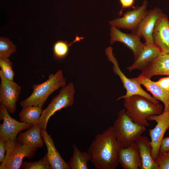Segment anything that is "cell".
I'll return each mask as SVG.
<instances>
[{
    "mask_svg": "<svg viewBox=\"0 0 169 169\" xmlns=\"http://www.w3.org/2000/svg\"><path fill=\"white\" fill-rule=\"evenodd\" d=\"M121 147L112 126L97 134L90 145L88 151L90 161L97 169H115L119 164V150Z\"/></svg>",
    "mask_w": 169,
    "mask_h": 169,
    "instance_id": "1",
    "label": "cell"
},
{
    "mask_svg": "<svg viewBox=\"0 0 169 169\" xmlns=\"http://www.w3.org/2000/svg\"><path fill=\"white\" fill-rule=\"evenodd\" d=\"M124 105L128 115L135 122L145 126H149L147 118L159 115L163 111L160 103L156 104L147 98L138 95L124 98Z\"/></svg>",
    "mask_w": 169,
    "mask_h": 169,
    "instance_id": "2",
    "label": "cell"
},
{
    "mask_svg": "<svg viewBox=\"0 0 169 169\" xmlns=\"http://www.w3.org/2000/svg\"><path fill=\"white\" fill-rule=\"evenodd\" d=\"M66 83L62 70H59L54 74H50L44 82L33 85L32 93L20 102V105L23 107L36 106L42 108L50 95L59 88L65 86Z\"/></svg>",
    "mask_w": 169,
    "mask_h": 169,
    "instance_id": "3",
    "label": "cell"
},
{
    "mask_svg": "<svg viewBox=\"0 0 169 169\" xmlns=\"http://www.w3.org/2000/svg\"><path fill=\"white\" fill-rule=\"evenodd\" d=\"M112 126L121 147H127L135 142L146 130V126L132 120L125 108L119 111L117 118Z\"/></svg>",
    "mask_w": 169,
    "mask_h": 169,
    "instance_id": "4",
    "label": "cell"
},
{
    "mask_svg": "<svg viewBox=\"0 0 169 169\" xmlns=\"http://www.w3.org/2000/svg\"><path fill=\"white\" fill-rule=\"evenodd\" d=\"M75 93L74 85L72 82L62 87L59 93L53 98L47 107L43 110L38 124L41 129L46 130L49 119L56 112L73 105Z\"/></svg>",
    "mask_w": 169,
    "mask_h": 169,
    "instance_id": "5",
    "label": "cell"
},
{
    "mask_svg": "<svg viewBox=\"0 0 169 169\" xmlns=\"http://www.w3.org/2000/svg\"><path fill=\"white\" fill-rule=\"evenodd\" d=\"M37 148L22 144L17 138L7 141L5 156L0 164V169L20 168L23 159L32 158L35 155Z\"/></svg>",
    "mask_w": 169,
    "mask_h": 169,
    "instance_id": "6",
    "label": "cell"
},
{
    "mask_svg": "<svg viewBox=\"0 0 169 169\" xmlns=\"http://www.w3.org/2000/svg\"><path fill=\"white\" fill-rule=\"evenodd\" d=\"M112 51L113 49L111 47L107 48L105 50L108 61L113 64L114 73L119 76L126 91V94L118 98L116 101L133 95H138L147 98L155 103H159V101L143 89L137 81L133 78L129 79L125 76L120 69L117 60L115 57Z\"/></svg>",
    "mask_w": 169,
    "mask_h": 169,
    "instance_id": "7",
    "label": "cell"
},
{
    "mask_svg": "<svg viewBox=\"0 0 169 169\" xmlns=\"http://www.w3.org/2000/svg\"><path fill=\"white\" fill-rule=\"evenodd\" d=\"M148 121H154L156 123L155 127L149 130L152 147V155L155 160L158 156L161 141L166 131L169 129V111H164L159 115H151Z\"/></svg>",
    "mask_w": 169,
    "mask_h": 169,
    "instance_id": "8",
    "label": "cell"
},
{
    "mask_svg": "<svg viewBox=\"0 0 169 169\" xmlns=\"http://www.w3.org/2000/svg\"><path fill=\"white\" fill-rule=\"evenodd\" d=\"M5 107L0 105V120L3 123L0 125V138L6 141L16 139L21 131L29 129L32 125L19 122L11 116Z\"/></svg>",
    "mask_w": 169,
    "mask_h": 169,
    "instance_id": "9",
    "label": "cell"
},
{
    "mask_svg": "<svg viewBox=\"0 0 169 169\" xmlns=\"http://www.w3.org/2000/svg\"><path fill=\"white\" fill-rule=\"evenodd\" d=\"M0 103L9 113L16 111L17 102L21 93V87L14 81L6 79L0 70Z\"/></svg>",
    "mask_w": 169,
    "mask_h": 169,
    "instance_id": "10",
    "label": "cell"
},
{
    "mask_svg": "<svg viewBox=\"0 0 169 169\" xmlns=\"http://www.w3.org/2000/svg\"><path fill=\"white\" fill-rule=\"evenodd\" d=\"M147 2L144 1L141 6L135 7L133 10L127 11L122 18L110 21L109 24L118 28L135 31L147 13Z\"/></svg>",
    "mask_w": 169,
    "mask_h": 169,
    "instance_id": "11",
    "label": "cell"
},
{
    "mask_svg": "<svg viewBox=\"0 0 169 169\" xmlns=\"http://www.w3.org/2000/svg\"><path fill=\"white\" fill-rule=\"evenodd\" d=\"M161 52V49L154 42L150 44L145 42L142 44L133 63L127 67V69L130 72L136 69L142 71L154 61Z\"/></svg>",
    "mask_w": 169,
    "mask_h": 169,
    "instance_id": "12",
    "label": "cell"
},
{
    "mask_svg": "<svg viewBox=\"0 0 169 169\" xmlns=\"http://www.w3.org/2000/svg\"><path fill=\"white\" fill-rule=\"evenodd\" d=\"M162 13L158 8L149 11L140 23L135 31L134 32L141 37H143L147 43H154L153 33L156 22Z\"/></svg>",
    "mask_w": 169,
    "mask_h": 169,
    "instance_id": "13",
    "label": "cell"
},
{
    "mask_svg": "<svg viewBox=\"0 0 169 169\" xmlns=\"http://www.w3.org/2000/svg\"><path fill=\"white\" fill-rule=\"evenodd\" d=\"M110 43L112 44L116 42L124 44L132 51L134 59L137 56L142 45L141 37L134 32L131 33H123L116 27L111 26L110 29Z\"/></svg>",
    "mask_w": 169,
    "mask_h": 169,
    "instance_id": "14",
    "label": "cell"
},
{
    "mask_svg": "<svg viewBox=\"0 0 169 169\" xmlns=\"http://www.w3.org/2000/svg\"><path fill=\"white\" fill-rule=\"evenodd\" d=\"M118 160L124 169H141V159L135 142L127 147L120 148Z\"/></svg>",
    "mask_w": 169,
    "mask_h": 169,
    "instance_id": "15",
    "label": "cell"
},
{
    "mask_svg": "<svg viewBox=\"0 0 169 169\" xmlns=\"http://www.w3.org/2000/svg\"><path fill=\"white\" fill-rule=\"evenodd\" d=\"M154 42L162 52L169 53V20L165 14L162 13L154 29Z\"/></svg>",
    "mask_w": 169,
    "mask_h": 169,
    "instance_id": "16",
    "label": "cell"
},
{
    "mask_svg": "<svg viewBox=\"0 0 169 169\" xmlns=\"http://www.w3.org/2000/svg\"><path fill=\"white\" fill-rule=\"evenodd\" d=\"M41 133L47 147V155L51 169H69L68 163L63 160L56 149L51 135L46 130L41 129Z\"/></svg>",
    "mask_w": 169,
    "mask_h": 169,
    "instance_id": "17",
    "label": "cell"
},
{
    "mask_svg": "<svg viewBox=\"0 0 169 169\" xmlns=\"http://www.w3.org/2000/svg\"><path fill=\"white\" fill-rule=\"evenodd\" d=\"M141 159V169H158L152 155L151 140L146 136H141L135 141Z\"/></svg>",
    "mask_w": 169,
    "mask_h": 169,
    "instance_id": "18",
    "label": "cell"
},
{
    "mask_svg": "<svg viewBox=\"0 0 169 169\" xmlns=\"http://www.w3.org/2000/svg\"><path fill=\"white\" fill-rule=\"evenodd\" d=\"M141 74L150 79L156 75L169 76V54L162 52L154 61L142 71Z\"/></svg>",
    "mask_w": 169,
    "mask_h": 169,
    "instance_id": "19",
    "label": "cell"
},
{
    "mask_svg": "<svg viewBox=\"0 0 169 169\" xmlns=\"http://www.w3.org/2000/svg\"><path fill=\"white\" fill-rule=\"evenodd\" d=\"M141 85H143L147 90L150 92L155 98L161 102L164 105V111H169V94L161 87L141 74L136 78H133Z\"/></svg>",
    "mask_w": 169,
    "mask_h": 169,
    "instance_id": "20",
    "label": "cell"
},
{
    "mask_svg": "<svg viewBox=\"0 0 169 169\" xmlns=\"http://www.w3.org/2000/svg\"><path fill=\"white\" fill-rule=\"evenodd\" d=\"M41 130L38 124L33 125L26 131L19 133L17 139L23 145L41 148L44 143L41 135Z\"/></svg>",
    "mask_w": 169,
    "mask_h": 169,
    "instance_id": "21",
    "label": "cell"
},
{
    "mask_svg": "<svg viewBox=\"0 0 169 169\" xmlns=\"http://www.w3.org/2000/svg\"><path fill=\"white\" fill-rule=\"evenodd\" d=\"M91 158L88 151L81 152L73 145V154L68 163L69 169H88V163Z\"/></svg>",
    "mask_w": 169,
    "mask_h": 169,
    "instance_id": "22",
    "label": "cell"
},
{
    "mask_svg": "<svg viewBox=\"0 0 169 169\" xmlns=\"http://www.w3.org/2000/svg\"><path fill=\"white\" fill-rule=\"evenodd\" d=\"M19 114L21 122L32 125L38 124L41 115L42 108L36 106H30L23 107Z\"/></svg>",
    "mask_w": 169,
    "mask_h": 169,
    "instance_id": "23",
    "label": "cell"
},
{
    "mask_svg": "<svg viewBox=\"0 0 169 169\" xmlns=\"http://www.w3.org/2000/svg\"><path fill=\"white\" fill-rule=\"evenodd\" d=\"M16 46L7 38H0V58H8L16 51Z\"/></svg>",
    "mask_w": 169,
    "mask_h": 169,
    "instance_id": "24",
    "label": "cell"
},
{
    "mask_svg": "<svg viewBox=\"0 0 169 169\" xmlns=\"http://www.w3.org/2000/svg\"><path fill=\"white\" fill-rule=\"evenodd\" d=\"M20 168L23 169H51L46 153L38 161L23 162Z\"/></svg>",
    "mask_w": 169,
    "mask_h": 169,
    "instance_id": "25",
    "label": "cell"
},
{
    "mask_svg": "<svg viewBox=\"0 0 169 169\" xmlns=\"http://www.w3.org/2000/svg\"><path fill=\"white\" fill-rule=\"evenodd\" d=\"M70 45L67 42L59 40L54 44L53 46L54 56L56 59H60L64 58L68 54Z\"/></svg>",
    "mask_w": 169,
    "mask_h": 169,
    "instance_id": "26",
    "label": "cell"
},
{
    "mask_svg": "<svg viewBox=\"0 0 169 169\" xmlns=\"http://www.w3.org/2000/svg\"><path fill=\"white\" fill-rule=\"evenodd\" d=\"M12 65V63L8 58H0V70L6 79L13 81L14 73Z\"/></svg>",
    "mask_w": 169,
    "mask_h": 169,
    "instance_id": "27",
    "label": "cell"
},
{
    "mask_svg": "<svg viewBox=\"0 0 169 169\" xmlns=\"http://www.w3.org/2000/svg\"><path fill=\"white\" fill-rule=\"evenodd\" d=\"M155 161L158 169H169V151L159 154Z\"/></svg>",
    "mask_w": 169,
    "mask_h": 169,
    "instance_id": "28",
    "label": "cell"
},
{
    "mask_svg": "<svg viewBox=\"0 0 169 169\" xmlns=\"http://www.w3.org/2000/svg\"><path fill=\"white\" fill-rule=\"evenodd\" d=\"M155 83L169 94V76L161 78Z\"/></svg>",
    "mask_w": 169,
    "mask_h": 169,
    "instance_id": "29",
    "label": "cell"
},
{
    "mask_svg": "<svg viewBox=\"0 0 169 169\" xmlns=\"http://www.w3.org/2000/svg\"><path fill=\"white\" fill-rule=\"evenodd\" d=\"M7 141L0 138V162L4 159L7 148Z\"/></svg>",
    "mask_w": 169,
    "mask_h": 169,
    "instance_id": "30",
    "label": "cell"
},
{
    "mask_svg": "<svg viewBox=\"0 0 169 169\" xmlns=\"http://www.w3.org/2000/svg\"><path fill=\"white\" fill-rule=\"evenodd\" d=\"M169 151V136L164 138L159 149V154ZM158 154V155H159Z\"/></svg>",
    "mask_w": 169,
    "mask_h": 169,
    "instance_id": "31",
    "label": "cell"
},
{
    "mask_svg": "<svg viewBox=\"0 0 169 169\" xmlns=\"http://www.w3.org/2000/svg\"><path fill=\"white\" fill-rule=\"evenodd\" d=\"M122 9L124 8H130L133 7L134 3L135 0H119Z\"/></svg>",
    "mask_w": 169,
    "mask_h": 169,
    "instance_id": "32",
    "label": "cell"
},
{
    "mask_svg": "<svg viewBox=\"0 0 169 169\" xmlns=\"http://www.w3.org/2000/svg\"><path fill=\"white\" fill-rule=\"evenodd\" d=\"M169 54V53H168Z\"/></svg>",
    "mask_w": 169,
    "mask_h": 169,
    "instance_id": "33",
    "label": "cell"
}]
</instances>
